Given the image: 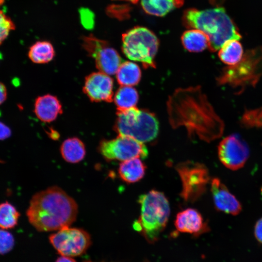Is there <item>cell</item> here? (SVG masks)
<instances>
[{
  "label": "cell",
  "instance_id": "2",
  "mask_svg": "<svg viewBox=\"0 0 262 262\" xmlns=\"http://www.w3.org/2000/svg\"><path fill=\"white\" fill-rule=\"evenodd\" d=\"M182 23L188 29L199 30L209 37V49L211 51L219 49L229 40H240L242 36L231 18L223 7L198 10L189 8L182 16Z\"/></svg>",
  "mask_w": 262,
  "mask_h": 262
},
{
  "label": "cell",
  "instance_id": "3",
  "mask_svg": "<svg viewBox=\"0 0 262 262\" xmlns=\"http://www.w3.org/2000/svg\"><path fill=\"white\" fill-rule=\"evenodd\" d=\"M140 214L133 224L149 243H154L164 229L170 214L168 201L164 194L152 190L139 197Z\"/></svg>",
  "mask_w": 262,
  "mask_h": 262
},
{
  "label": "cell",
  "instance_id": "22",
  "mask_svg": "<svg viewBox=\"0 0 262 262\" xmlns=\"http://www.w3.org/2000/svg\"><path fill=\"white\" fill-rule=\"evenodd\" d=\"M55 55L52 45L46 41H38L30 48L28 56L36 64H45L51 61Z\"/></svg>",
  "mask_w": 262,
  "mask_h": 262
},
{
  "label": "cell",
  "instance_id": "16",
  "mask_svg": "<svg viewBox=\"0 0 262 262\" xmlns=\"http://www.w3.org/2000/svg\"><path fill=\"white\" fill-rule=\"evenodd\" d=\"M146 166L139 158L123 161L119 164L118 172L120 178L128 183L136 182L145 175Z\"/></svg>",
  "mask_w": 262,
  "mask_h": 262
},
{
  "label": "cell",
  "instance_id": "10",
  "mask_svg": "<svg viewBox=\"0 0 262 262\" xmlns=\"http://www.w3.org/2000/svg\"><path fill=\"white\" fill-rule=\"evenodd\" d=\"M82 40L84 49L94 59L96 66L99 71L109 75L116 73L122 64V60L115 49L107 41L92 35L84 37Z\"/></svg>",
  "mask_w": 262,
  "mask_h": 262
},
{
  "label": "cell",
  "instance_id": "26",
  "mask_svg": "<svg viewBox=\"0 0 262 262\" xmlns=\"http://www.w3.org/2000/svg\"><path fill=\"white\" fill-rule=\"evenodd\" d=\"M15 28L13 21L3 12L0 10V45L9 33Z\"/></svg>",
  "mask_w": 262,
  "mask_h": 262
},
{
  "label": "cell",
  "instance_id": "5",
  "mask_svg": "<svg viewBox=\"0 0 262 262\" xmlns=\"http://www.w3.org/2000/svg\"><path fill=\"white\" fill-rule=\"evenodd\" d=\"M114 129L118 135L128 136L145 143L156 137L159 125L152 113L134 107L117 111Z\"/></svg>",
  "mask_w": 262,
  "mask_h": 262
},
{
  "label": "cell",
  "instance_id": "27",
  "mask_svg": "<svg viewBox=\"0 0 262 262\" xmlns=\"http://www.w3.org/2000/svg\"><path fill=\"white\" fill-rule=\"evenodd\" d=\"M14 242V237L10 232L0 229V254L9 252L13 248Z\"/></svg>",
  "mask_w": 262,
  "mask_h": 262
},
{
  "label": "cell",
  "instance_id": "13",
  "mask_svg": "<svg viewBox=\"0 0 262 262\" xmlns=\"http://www.w3.org/2000/svg\"><path fill=\"white\" fill-rule=\"evenodd\" d=\"M178 232L197 237L209 229L207 223L196 210L188 208L178 213L175 220Z\"/></svg>",
  "mask_w": 262,
  "mask_h": 262
},
{
  "label": "cell",
  "instance_id": "28",
  "mask_svg": "<svg viewBox=\"0 0 262 262\" xmlns=\"http://www.w3.org/2000/svg\"><path fill=\"white\" fill-rule=\"evenodd\" d=\"M81 20L83 25L88 29L91 28L94 25V15L88 9H82L80 11Z\"/></svg>",
  "mask_w": 262,
  "mask_h": 262
},
{
  "label": "cell",
  "instance_id": "20",
  "mask_svg": "<svg viewBox=\"0 0 262 262\" xmlns=\"http://www.w3.org/2000/svg\"><path fill=\"white\" fill-rule=\"evenodd\" d=\"M115 74L117 82L121 86L136 85L141 77L139 67L135 63L130 61L122 63Z\"/></svg>",
  "mask_w": 262,
  "mask_h": 262
},
{
  "label": "cell",
  "instance_id": "11",
  "mask_svg": "<svg viewBox=\"0 0 262 262\" xmlns=\"http://www.w3.org/2000/svg\"><path fill=\"white\" fill-rule=\"evenodd\" d=\"M218 155L221 162L226 167L236 170L242 167L249 155L246 142L239 136L232 134L225 137L218 147Z\"/></svg>",
  "mask_w": 262,
  "mask_h": 262
},
{
  "label": "cell",
  "instance_id": "14",
  "mask_svg": "<svg viewBox=\"0 0 262 262\" xmlns=\"http://www.w3.org/2000/svg\"><path fill=\"white\" fill-rule=\"evenodd\" d=\"M211 192L216 209L234 215L241 211V204L218 178L211 181Z\"/></svg>",
  "mask_w": 262,
  "mask_h": 262
},
{
  "label": "cell",
  "instance_id": "4",
  "mask_svg": "<svg viewBox=\"0 0 262 262\" xmlns=\"http://www.w3.org/2000/svg\"><path fill=\"white\" fill-rule=\"evenodd\" d=\"M262 77V47L247 50L236 65L223 69L217 78L219 84L239 89L240 93L248 86H255Z\"/></svg>",
  "mask_w": 262,
  "mask_h": 262
},
{
  "label": "cell",
  "instance_id": "32",
  "mask_svg": "<svg viewBox=\"0 0 262 262\" xmlns=\"http://www.w3.org/2000/svg\"><path fill=\"white\" fill-rule=\"evenodd\" d=\"M55 262H77L74 259L70 257L61 256L58 257Z\"/></svg>",
  "mask_w": 262,
  "mask_h": 262
},
{
  "label": "cell",
  "instance_id": "24",
  "mask_svg": "<svg viewBox=\"0 0 262 262\" xmlns=\"http://www.w3.org/2000/svg\"><path fill=\"white\" fill-rule=\"evenodd\" d=\"M20 214L16 208L6 201L0 204V228L10 229L16 226Z\"/></svg>",
  "mask_w": 262,
  "mask_h": 262
},
{
  "label": "cell",
  "instance_id": "29",
  "mask_svg": "<svg viewBox=\"0 0 262 262\" xmlns=\"http://www.w3.org/2000/svg\"><path fill=\"white\" fill-rule=\"evenodd\" d=\"M254 235L257 240L262 244V218H260L255 224Z\"/></svg>",
  "mask_w": 262,
  "mask_h": 262
},
{
  "label": "cell",
  "instance_id": "35",
  "mask_svg": "<svg viewBox=\"0 0 262 262\" xmlns=\"http://www.w3.org/2000/svg\"><path fill=\"white\" fill-rule=\"evenodd\" d=\"M83 262H93L91 260H86V261H84Z\"/></svg>",
  "mask_w": 262,
  "mask_h": 262
},
{
  "label": "cell",
  "instance_id": "31",
  "mask_svg": "<svg viewBox=\"0 0 262 262\" xmlns=\"http://www.w3.org/2000/svg\"><path fill=\"white\" fill-rule=\"evenodd\" d=\"M7 94V89L5 85L0 82V105L6 100Z\"/></svg>",
  "mask_w": 262,
  "mask_h": 262
},
{
  "label": "cell",
  "instance_id": "23",
  "mask_svg": "<svg viewBox=\"0 0 262 262\" xmlns=\"http://www.w3.org/2000/svg\"><path fill=\"white\" fill-rule=\"evenodd\" d=\"M136 90L130 86H121L116 92L114 102L117 111H122L134 107L138 100Z\"/></svg>",
  "mask_w": 262,
  "mask_h": 262
},
{
  "label": "cell",
  "instance_id": "6",
  "mask_svg": "<svg viewBox=\"0 0 262 262\" xmlns=\"http://www.w3.org/2000/svg\"><path fill=\"white\" fill-rule=\"evenodd\" d=\"M122 49L129 59L140 62L145 68L155 67L154 58L159 42L148 29L136 26L122 34Z\"/></svg>",
  "mask_w": 262,
  "mask_h": 262
},
{
  "label": "cell",
  "instance_id": "25",
  "mask_svg": "<svg viewBox=\"0 0 262 262\" xmlns=\"http://www.w3.org/2000/svg\"><path fill=\"white\" fill-rule=\"evenodd\" d=\"M241 122L243 126L246 128L262 127V107L246 110Z\"/></svg>",
  "mask_w": 262,
  "mask_h": 262
},
{
  "label": "cell",
  "instance_id": "30",
  "mask_svg": "<svg viewBox=\"0 0 262 262\" xmlns=\"http://www.w3.org/2000/svg\"><path fill=\"white\" fill-rule=\"evenodd\" d=\"M10 129L5 124L0 121V140H5L10 136Z\"/></svg>",
  "mask_w": 262,
  "mask_h": 262
},
{
  "label": "cell",
  "instance_id": "19",
  "mask_svg": "<svg viewBox=\"0 0 262 262\" xmlns=\"http://www.w3.org/2000/svg\"><path fill=\"white\" fill-rule=\"evenodd\" d=\"M181 41L184 48L191 52H200L209 47L208 36L197 29H191L184 32Z\"/></svg>",
  "mask_w": 262,
  "mask_h": 262
},
{
  "label": "cell",
  "instance_id": "18",
  "mask_svg": "<svg viewBox=\"0 0 262 262\" xmlns=\"http://www.w3.org/2000/svg\"><path fill=\"white\" fill-rule=\"evenodd\" d=\"M183 3L184 0H141L142 7L147 14L158 16L166 15Z\"/></svg>",
  "mask_w": 262,
  "mask_h": 262
},
{
  "label": "cell",
  "instance_id": "17",
  "mask_svg": "<svg viewBox=\"0 0 262 262\" xmlns=\"http://www.w3.org/2000/svg\"><path fill=\"white\" fill-rule=\"evenodd\" d=\"M62 157L66 162L76 164L82 161L86 155L84 143L77 137L65 140L60 147Z\"/></svg>",
  "mask_w": 262,
  "mask_h": 262
},
{
  "label": "cell",
  "instance_id": "36",
  "mask_svg": "<svg viewBox=\"0 0 262 262\" xmlns=\"http://www.w3.org/2000/svg\"><path fill=\"white\" fill-rule=\"evenodd\" d=\"M2 163V161L0 160V163Z\"/></svg>",
  "mask_w": 262,
  "mask_h": 262
},
{
  "label": "cell",
  "instance_id": "9",
  "mask_svg": "<svg viewBox=\"0 0 262 262\" xmlns=\"http://www.w3.org/2000/svg\"><path fill=\"white\" fill-rule=\"evenodd\" d=\"M98 149L107 161L123 162L134 158H145L148 155V150L143 143L120 135L113 139L101 140Z\"/></svg>",
  "mask_w": 262,
  "mask_h": 262
},
{
  "label": "cell",
  "instance_id": "12",
  "mask_svg": "<svg viewBox=\"0 0 262 262\" xmlns=\"http://www.w3.org/2000/svg\"><path fill=\"white\" fill-rule=\"evenodd\" d=\"M83 91L92 101L112 102L113 80L103 72L92 73L85 78Z\"/></svg>",
  "mask_w": 262,
  "mask_h": 262
},
{
  "label": "cell",
  "instance_id": "1",
  "mask_svg": "<svg viewBox=\"0 0 262 262\" xmlns=\"http://www.w3.org/2000/svg\"><path fill=\"white\" fill-rule=\"evenodd\" d=\"M78 206L75 200L58 186H51L34 194L26 214L38 231H57L69 227L76 219Z\"/></svg>",
  "mask_w": 262,
  "mask_h": 262
},
{
  "label": "cell",
  "instance_id": "21",
  "mask_svg": "<svg viewBox=\"0 0 262 262\" xmlns=\"http://www.w3.org/2000/svg\"><path fill=\"white\" fill-rule=\"evenodd\" d=\"M243 48L238 40H229L220 49L218 56L220 59L229 66L237 64L243 56Z\"/></svg>",
  "mask_w": 262,
  "mask_h": 262
},
{
  "label": "cell",
  "instance_id": "15",
  "mask_svg": "<svg viewBox=\"0 0 262 262\" xmlns=\"http://www.w3.org/2000/svg\"><path fill=\"white\" fill-rule=\"evenodd\" d=\"M34 112L42 121L50 122L63 112L59 100L51 95L47 94L38 97L35 101Z\"/></svg>",
  "mask_w": 262,
  "mask_h": 262
},
{
  "label": "cell",
  "instance_id": "34",
  "mask_svg": "<svg viewBox=\"0 0 262 262\" xmlns=\"http://www.w3.org/2000/svg\"><path fill=\"white\" fill-rule=\"evenodd\" d=\"M125 0L129 1L130 2H131V3L135 4L138 2L139 0Z\"/></svg>",
  "mask_w": 262,
  "mask_h": 262
},
{
  "label": "cell",
  "instance_id": "33",
  "mask_svg": "<svg viewBox=\"0 0 262 262\" xmlns=\"http://www.w3.org/2000/svg\"><path fill=\"white\" fill-rule=\"evenodd\" d=\"M210 2L213 5L219 6L224 0H209Z\"/></svg>",
  "mask_w": 262,
  "mask_h": 262
},
{
  "label": "cell",
  "instance_id": "7",
  "mask_svg": "<svg viewBox=\"0 0 262 262\" xmlns=\"http://www.w3.org/2000/svg\"><path fill=\"white\" fill-rule=\"evenodd\" d=\"M176 168L182 183L181 197L187 202L196 201L204 193L209 181L207 167L188 161L178 164Z\"/></svg>",
  "mask_w": 262,
  "mask_h": 262
},
{
  "label": "cell",
  "instance_id": "8",
  "mask_svg": "<svg viewBox=\"0 0 262 262\" xmlns=\"http://www.w3.org/2000/svg\"><path fill=\"white\" fill-rule=\"evenodd\" d=\"M49 241L61 256L70 257L82 255L91 244L90 235L86 231L70 226L50 234Z\"/></svg>",
  "mask_w": 262,
  "mask_h": 262
}]
</instances>
